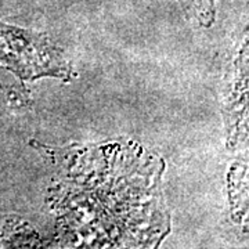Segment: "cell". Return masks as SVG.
<instances>
[{"label": "cell", "instance_id": "1", "mask_svg": "<svg viewBox=\"0 0 249 249\" xmlns=\"http://www.w3.org/2000/svg\"><path fill=\"white\" fill-rule=\"evenodd\" d=\"M0 65L21 80L70 82L73 76L70 60L49 36L4 22H0Z\"/></svg>", "mask_w": 249, "mask_h": 249}, {"label": "cell", "instance_id": "2", "mask_svg": "<svg viewBox=\"0 0 249 249\" xmlns=\"http://www.w3.org/2000/svg\"><path fill=\"white\" fill-rule=\"evenodd\" d=\"M231 76L224 93V119L227 124V145L237 148L247 140L248 132V40L247 36L231 65Z\"/></svg>", "mask_w": 249, "mask_h": 249}, {"label": "cell", "instance_id": "3", "mask_svg": "<svg viewBox=\"0 0 249 249\" xmlns=\"http://www.w3.org/2000/svg\"><path fill=\"white\" fill-rule=\"evenodd\" d=\"M32 107V97L14 73L0 65V115L21 112Z\"/></svg>", "mask_w": 249, "mask_h": 249}, {"label": "cell", "instance_id": "4", "mask_svg": "<svg viewBox=\"0 0 249 249\" xmlns=\"http://www.w3.org/2000/svg\"><path fill=\"white\" fill-rule=\"evenodd\" d=\"M178 1L186 10H191L196 0H178ZM196 1H198V7L202 10H212L214 7V0H196Z\"/></svg>", "mask_w": 249, "mask_h": 249}]
</instances>
